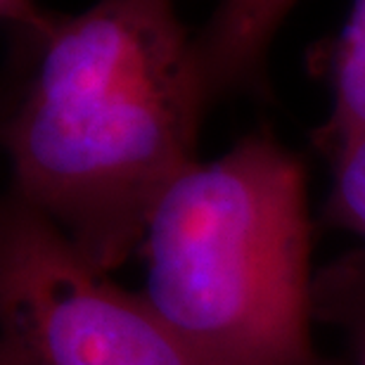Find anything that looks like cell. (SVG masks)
<instances>
[{"label": "cell", "mask_w": 365, "mask_h": 365, "mask_svg": "<svg viewBox=\"0 0 365 365\" xmlns=\"http://www.w3.org/2000/svg\"><path fill=\"white\" fill-rule=\"evenodd\" d=\"M0 14L12 26L21 29L34 41V46L46 38L57 19V14L46 12L36 0H0Z\"/></svg>", "instance_id": "obj_7"}, {"label": "cell", "mask_w": 365, "mask_h": 365, "mask_svg": "<svg viewBox=\"0 0 365 365\" xmlns=\"http://www.w3.org/2000/svg\"><path fill=\"white\" fill-rule=\"evenodd\" d=\"M299 0H218L200 43L211 91L245 83L261 69L277 29Z\"/></svg>", "instance_id": "obj_4"}, {"label": "cell", "mask_w": 365, "mask_h": 365, "mask_svg": "<svg viewBox=\"0 0 365 365\" xmlns=\"http://www.w3.org/2000/svg\"><path fill=\"white\" fill-rule=\"evenodd\" d=\"M327 135L337 150L365 138V0H354L334 55V107Z\"/></svg>", "instance_id": "obj_5"}, {"label": "cell", "mask_w": 365, "mask_h": 365, "mask_svg": "<svg viewBox=\"0 0 365 365\" xmlns=\"http://www.w3.org/2000/svg\"><path fill=\"white\" fill-rule=\"evenodd\" d=\"M3 365H195L140 294L98 273L10 195L0 228Z\"/></svg>", "instance_id": "obj_3"}, {"label": "cell", "mask_w": 365, "mask_h": 365, "mask_svg": "<svg viewBox=\"0 0 365 365\" xmlns=\"http://www.w3.org/2000/svg\"><path fill=\"white\" fill-rule=\"evenodd\" d=\"M5 126L12 195L98 273L143 245L157 202L197 162L211 91L173 0H98L57 14Z\"/></svg>", "instance_id": "obj_1"}, {"label": "cell", "mask_w": 365, "mask_h": 365, "mask_svg": "<svg viewBox=\"0 0 365 365\" xmlns=\"http://www.w3.org/2000/svg\"><path fill=\"white\" fill-rule=\"evenodd\" d=\"M140 247V297L195 365H316L306 173L271 135L182 171Z\"/></svg>", "instance_id": "obj_2"}, {"label": "cell", "mask_w": 365, "mask_h": 365, "mask_svg": "<svg viewBox=\"0 0 365 365\" xmlns=\"http://www.w3.org/2000/svg\"><path fill=\"white\" fill-rule=\"evenodd\" d=\"M337 207L365 235V138L337 150Z\"/></svg>", "instance_id": "obj_6"}]
</instances>
